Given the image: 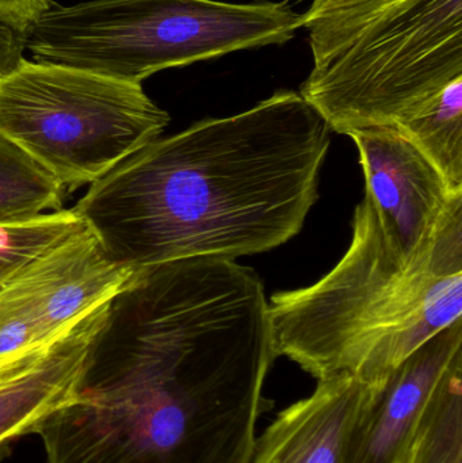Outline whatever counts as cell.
Instances as JSON below:
<instances>
[{
    "instance_id": "6da1fadb",
    "label": "cell",
    "mask_w": 462,
    "mask_h": 463,
    "mask_svg": "<svg viewBox=\"0 0 462 463\" xmlns=\"http://www.w3.org/2000/svg\"><path fill=\"white\" fill-rule=\"evenodd\" d=\"M276 359L255 269L219 258L135 269L78 397L37 431L46 463H250Z\"/></svg>"
},
{
    "instance_id": "7a4b0ae2",
    "label": "cell",
    "mask_w": 462,
    "mask_h": 463,
    "mask_svg": "<svg viewBox=\"0 0 462 463\" xmlns=\"http://www.w3.org/2000/svg\"><path fill=\"white\" fill-rule=\"evenodd\" d=\"M330 144V128L300 92L277 91L156 138L72 211L127 269L268 252L303 230Z\"/></svg>"
},
{
    "instance_id": "3957f363",
    "label": "cell",
    "mask_w": 462,
    "mask_h": 463,
    "mask_svg": "<svg viewBox=\"0 0 462 463\" xmlns=\"http://www.w3.org/2000/svg\"><path fill=\"white\" fill-rule=\"evenodd\" d=\"M460 318L462 208L429 252L407 263L366 195L336 266L314 285L269 301L277 358L287 356L316 381L347 374L373 388Z\"/></svg>"
},
{
    "instance_id": "277c9868",
    "label": "cell",
    "mask_w": 462,
    "mask_h": 463,
    "mask_svg": "<svg viewBox=\"0 0 462 463\" xmlns=\"http://www.w3.org/2000/svg\"><path fill=\"white\" fill-rule=\"evenodd\" d=\"M303 26L288 2L89 0L52 5L24 35L34 61L141 83L243 49L282 45Z\"/></svg>"
},
{
    "instance_id": "5b68a950",
    "label": "cell",
    "mask_w": 462,
    "mask_h": 463,
    "mask_svg": "<svg viewBox=\"0 0 462 463\" xmlns=\"http://www.w3.org/2000/svg\"><path fill=\"white\" fill-rule=\"evenodd\" d=\"M167 111L141 83L22 57L0 70V137L76 192L160 137Z\"/></svg>"
},
{
    "instance_id": "8992f818",
    "label": "cell",
    "mask_w": 462,
    "mask_h": 463,
    "mask_svg": "<svg viewBox=\"0 0 462 463\" xmlns=\"http://www.w3.org/2000/svg\"><path fill=\"white\" fill-rule=\"evenodd\" d=\"M462 78V0H401L314 61L300 95L331 132L395 128Z\"/></svg>"
},
{
    "instance_id": "52a82bcc",
    "label": "cell",
    "mask_w": 462,
    "mask_h": 463,
    "mask_svg": "<svg viewBox=\"0 0 462 463\" xmlns=\"http://www.w3.org/2000/svg\"><path fill=\"white\" fill-rule=\"evenodd\" d=\"M133 272L111 261L89 228L49 248L0 288V358L48 342Z\"/></svg>"
},
{
    "instance_id": "ba28073f",
    "label": "cell",
    "mask_w": 462,
    "mask_h": 463,
    "mask_svg": "<svg viewBox=\"0 0 462 463\" xmlns=\"http://www.w3.org/2000/svg\"><path fill=\"white\" fill-rule=\"evenodd\" d=\"M347 136L360 154L365 195L391 241L404 261L418 260L462 208V194H455L437 168L395 129L371 128Z\"/></svg>"
},
{
    "instance_id": "9c48e42d",
    "label": "cell",
    "mask_w": 462,
    "mask_h": 463,
    "mask_svg": "<svg viewBox=\"0 0 462 463\" xmlns=\"http://www.w3.org/2000/svg\"><path fill=\"white\" fill-rule=\"evenodd\" d=\"M462 358V318L431 337L368 397L353 420L341 463H401L409 457L426 404Z\"/></svg>"
},
{
    "instance_id": "30bf717a",
    "label": "cell",
    "mask_w": 462,
    "mask_h": 463,
    "mask_svg": "<svg viewBox=\"0 0 462 463\" xmlns=\"http://www.w3.org/2000/svg\"><path fill=\"white\" fill-rule=\"evenodd\" d=\"M111 298L35 345L24 366L0 385V449L16 438L37 434L52 415L78 397Z\"/></svg>"
},
{
    "instance_id": "8fae6325",
    "label": "cell",
    "mask_w": 462,
    "mask_h": 463,
    "mask_svg": "<svg viewBox=\"0 0 462 463\" xmlns=\"http://www.w3.org/2000/svg\"><path fill=\"white\" fill-rule=\"evenodd\" d=\"M371 385L353 375L317 381L257 437L250 463H341L344 440Z\"/></svg>"
},
{
    "instance_id": "7c38bea8",
    "label": "cell",
    "mask_w": 462,
    "mask_h": 463,
    "mask_svg": "<svg viewBox=\"0 0 462 463\" xmlns=\"http://www.w3.org/2000/svg\"><path fill=\"white\" fill-rule=\"evenodd\" d=\"M391 129L437 168L455 194H462V78L450 81Z\"/></svg>"
},
{
    "instance_id": "4fadbf2b",
    "label": "cell",
    "mask_w": 462,
    "mask_h": 463,
    "mask_svg": "<svg viewBox=\"0 0 462 463\" xmlns=\"http://www.w3.org/2000/svg\"><path fill=\"white\" fill-rule=\"evenodd\" d=\"M61 184L29 155L0 137V225L19 224L62 211Z\"/></svg>"
},
{
    "instance_id": "5bb4252c",
    "label": "cell",
    "mask_w": 462,
    "mask_h": 463,
    "mask_svg": "<svg viewBox=\"0 0 462 463\" xmlns=\"http://www.w3.org/2000/svg\"><path fill=\"white\" fill-rule=\"evenodd\" d=\"M409 463H462V358L448 369L426 404Z\"/></svg>"
},
{
    "instance_id": "9a60e30c",
    "label": "cell",
    "mask_w": 462,
    "mask_h": 463,
    "mask_svg": "<svg viewBox=\"0 0 462 463\" xmlns=\"http://www.w3.org/2000/svg\"><path fill=\"white\" fill-rule=\"evenodd\" d=\"M84 228L87 225L72 209L0 225V288L41 253Z\"/></svg>"
},
{
    "instance_id": "2e32d148",
    "label": "cell",
    "mask_w": 462,
    "mask_h": 463,
    "mask_svg": "<svg viewBox=\"0 0 462 463\" xmlns=\"http://www.w3.org/2000/svg\"><path fill=\"white\" fill-rule=\"evenodd\" d=\"M401 0H312L303 14L314 61L338 48L358 27Z\"/></svg>"
},
{
    "instance_id": "e0dca14e",
    "label": "cell",
    "mask_w": 462,
    "mask_h": 463,
    "mask_svg": "<svg viewBox=\"0 0 462 463\" xmlns=\"http://www.w3.org/2000/svg\"><path fill=\"white\" fill-rule=\"evenodd\" d=\"M51 5V0H0V19L27 30Z\"/></svg>"
},
{
    "instance_id": "ac0fdd59",
    "label": "cell",
    "mask_w": 462,
    "mask_h": 463,
    "mask_svg": "<svg viewBox=\"0 0 462 463\" xmlns=\"http://www.w3.org/2000/svg\"><path fill=\"white\" fill-rule=\"evenodd\" d=\"M26 30L0 19V70L11 67L24 57Z\"/></svg>"
},
{
    "instance_id": "d6986e66",
    "label": "cell",
    "mask_w": 462,
    "mask_h": 463,
    "mask_svg": "<svg viewBox=\"0 0 462 463\" xmlns=\"http://www.w3.org/2000/svg\"><path fill=\"white\" fill-rule=\"evenodd\" d=\"M34 347L16 351V353L8 354V355L0 358V385L5 383V381L10 380V378L24 366V362L29 358L30 353H32Z\"/></svg>"
},
{
    "instance_id": "ffe728a7",
    "label": "cell",
    "mask_w": 462,
    "mask_h": 463,
    "mask_svg": "<svg viewBox=\"0 0 462 463\" xmlns=\"http://www.w3.org/2000/svg\"><path fill=\"white\" fill-rule=\"evenodd\" d=\"M403 463H409V462H407V461H404Z\"/></svg>"
}]
</instances>
